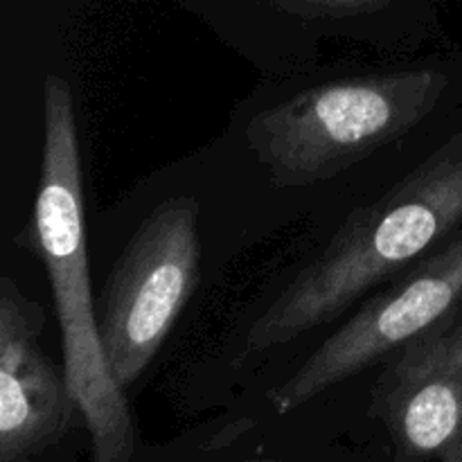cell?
I'll use <instances>...</instances> for the list:
<instances>
[{
	"mask_svg": "<svg viewBox=\"0 0 462 462\" xmlns=\"http://www.w3.org/2000/svg\"><path fill=\"white\" fill-rule=\"evenodd\" d=\"M34 248L48 271L61 329L63 368L90 436L93 462H131L135 429L126 395L111 377L90 298L79 135L72 90L50 75L43 86V158L34 203Z\"/></svg>",
	"mask_w": 462,
	"mask_h": 462,
	"instance_id": "2",
	"label": "cell"
},
{
	"mask_svg": "<svg viewBox=\"0 0 462 462\" xmlns=\"http://www.w3.org/2000/svg\"><path fill=\"white\" fill-rule=\"evenodd\" d=\"M269 3L300 16L343 23L356 21L361 16H374L382 9L391 7L393 0H269Z\"/></svg>",
	"mask_w": 462,
	"mask_h": 462,
	"instance_id": "8",
	"label": "cell"
},
{
	"mask_svg": "<svg viewBox=\"0 0 462 462\" xmlns=\"http://www.w3.org/2000/svg\"><path fill=\"white\" fill-rule=\"evenodd\" d=\"M373 413L409 458H440L462 440V307L393 355Z\"/></svg>",
	"mask_w": 462,
	"mask_h": 462,
	"instance_id": "6",
	"label": "cell"
},
{
	"mask_svg": "<svg viewBox=\"0 0 462 462\" xmlns=\"http://www.w3.org/2000/svg\"><path fill=\"white\" fill-rule=\"evenodd\" d=\"M199 275V206L192 197H171L135 230L95 305L104 359L125 393L158 355Z\"/></svg>",
	"mask_w": 462,
	"mask_h": 462,
	"instance_id": "4",
	"label": "cell"
},
{
	"mask_svg": "<svg viewBox=\"0 0 462 462\" xmlns=\"http://www.w3.org/2000/svg\"><path fill=\"white\" fill-rule=\"evenodd\" d=\"M438 460L440 462H462V440L456 442L454 447H449V449H447Z\"/></svg>",
	"mask_w": 462,
	"mask_h": 462,
	"instance_id": "9",
	"label": "cell"
},
{
	"mask_svg": "<svg viewBox=\"0 0 462 462\" xmlns=\"http://www.w3.org/2000/svg\"><path fill=\"white\" fill-rule=\"evenodd\" d=\"M43 311L0 282V462H32L66 436L77 411L66 368L39 346Z\"/></svg>",
	"mask_w": 462,
	"mask_h": 462,
	"instance_id": "7",
	"label": "cell"
},
{
	"mask_svg": "<svg viewBox=\"0 0 462 462\" xmlns=\"http://www.w3.org/2000/svg\"><path fill=\"white\" fill-rule=\"evenodd\" d=\"M462 230V131L341 226L257 316L246 343L273 350L332 323Z\"/></svg>",
	"mask_w": 462,
	"mask_h": 462,
	"instance_id": "1",
	"label": "cell"
},
{
	"mask_svg": "<svg viewBox=\"0 0 462 462\" xmlns=\"http://www.w3.org/2000/svg\"><path fill=\"white\" fill-rule=\"evenodd\" d=\"M449 86L433 63L320 81L262 108L248 122V147L280 185L319 183L409 135Z\"/></svg>",
	"mask_w": 462,
	"mask_h": 462,
	"instance_id": "3",
	"label": "cell"
},
{
	"mask_svg": "<svg viewBox=\"0 0 462 462\" xmlns=\"http://www.w3.org/2000/svg\"><path fill=\"white\" fill-rule=\"evenodd\" d=\"M462 307V233L368 296L310 359L271 393L280 415L388 359Z\"/></svg>",
	"mask_w": 462,
	"mask_h": 462,
	"instance_id": "5",
	"label": "cell"
},
{
	"mask_svg": "<svg viewBox=\"0 0 462 462\" xmlns=\"http://www.w3.org/2000/svg\"><path fill=\"white\" fill-rule=\"evenodd\" d=\"M248 462H282V460H248Z\"/></svg>",
	"mask_w": 462,
	"mask_h": 462,
	"instance_id": "10",
	"label": "cell"
}]
</instances>
